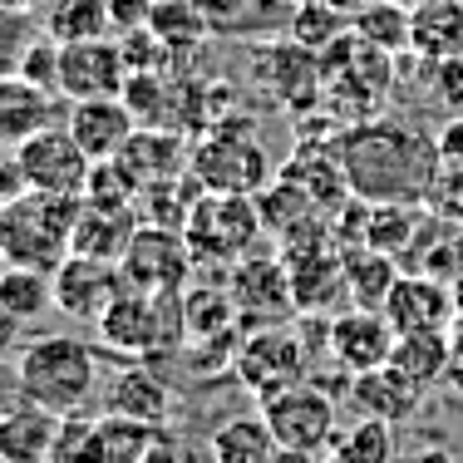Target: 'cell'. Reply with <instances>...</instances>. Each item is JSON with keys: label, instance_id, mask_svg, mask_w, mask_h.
<instances>
[{"label": "cell", "instance_id": "1", "mask_svg": "<svg viewBox=\"0 0 463 463\" xmlns=\"http://www.w3.org/2000/svg\"><path fill=\"white\" fill-rule=\"evenodd\" d=\"M340 168L350 193L370 203H419L439 183V148L404 124L370 118L350 138H340Z\"/></svg>", "mask_w": 463, "mask_h": 463}, {"label": "cell", "instance_id": "2", "mask_svg": "<svg viewBox=\"0 0 463 463\" xmlns=\"http://www.w3.org/2000/svg\"><path fill=\"white\" fill-rule=\"evenodd\" d=\"M15 380L30 404H45L54 414H80L99 394V350L70 330H50L20 345Z\"/></svg>", "mask_w": 463, "mask_h": 463}, {"label": "cell", "instance_id": "3", "mask_svg": "<svg viewBox=\"0 0 463 463\" xmlns=\"http://www.w3.org/2000/svg\"><path fill=\"white\" fill-rule=\"evenodd\" d=\"M84 213V197H54V193H20L0 207V251L15 267L54 271L70 257L74 222Z\"/></svg>", "mask_w": 463, "mask_h": 463}, {"label": "cell", "instance_id": "4", "mask_svg": "<svg viewBox=\"0 0 463 463\" xmlns=\"http://www.w3.org/2000/svg\"><path fill=\"white\" fill-rule=\"evenodd\" d=\"M261 207L251 203V193H207L193 197L187 207L183 237L193 247L197 261H222V267H237L261 237Z\"/></svg>", "mask_w": 463, "mask_h": 463}, {"label": "cell", "instance_id": "5", "mask_svg": "<svg viewBox=\"0 0 463 463\" xmlns=\"http://www.w3.org/2000/svg\"><path fill=\"white\" fill-rule=\"evenodd\" d=\"M261 419H267L271 434H277V449H296V454H311V458L330 454V444H335V434H340L335 394L321 390V384H311V380L267 394V400H261Z\"/></svg>", "mask_w": 463, "mask_h": 463}, {"label": "cell", "instance_id": "6", "mask_svg": "<svg viewBox=\"0 0 463 463\" xmlns=\"http://www.w3.org/2000/svg\"><path fill=\"white\" fill-rule=\"evenodd\" d=\"M193 178L207 193H257L271 178V158L251 124H217L213 138L193 153Z\"/></svg>", "mask_w": 463, "mask_h": 463}, {"label": "cell", "instance_id": "7", "mask_svg": "<svg viewBox=\"0 0 463 463\" xmlns=\"http://www.w3.org/2000/svg\"><path fill=\"white\" fill-rule=\"evenodd\" d=\"M232 370H237V380L247 384L257 400H267V394L286 390V384L306 380V345L296 340V330H286L281 321L257 326L247 340H237Z\"/></svg>", "mask_w": 463, "mask_h": 463}, {"label": "cell", "instance_id": "8", "mask_svg": "<svg viewBox=\"0 0 463 463\" xmlns=\"http://www.w3.org/2000/svg\"><path fill=\"white\" fill-rule=\"evenodd\" d=\"M15 158L30 193H54V197H84V183H90V168H94V158L74 143L64 124H50L45 134L20 143Z\"/></svg>", "mask_w": 463, "mask_h": 463}, {"label": "cell", "instance_id": "9", "mask_svg": "<svg viewBox=\"0 0 463 463\" xmlns=\"http://www.w3.org/2000/svg\"><path fill=\"white\" fill-rule=\"evenodd\" d=\"M193 261L197 257L183 227H138L118 257V271H124V286H138V291H183Z\"/></svg>", "mask_w": 463, "mask_h": 463}, {"label": "cell", "instance_id": "10", "mask_svg": "<svg viewBox=\"0 0 463 463\" xmlns=\"http://www.w3.org/2000/svg\"><path fill=\"white\" fill-rule=\"evenodd\" d=\"M118 291H124V271H118V261L70 251V257L54 267V311H64L70 321H90L94 326Z\"/></svg>", "mask_w": 463, "mask_h": 463}, {"label": "cell", "instance_id": "11", "mask_svg": "<svg viewBox=\"0 0 463 463\" xmlns=\"http://www.w3.org/2000/svg\"><path fill=\"white\" fill-rule=\"evenodd\" d=\"M128 60L124 45L109 35L99 40H64L60 45V99H99V94H124Z\"/></svg>", "mask_w": 463, "mask_h": 463}, {"label": "cell", "instance_id": "12", "mask_svg": "<svg viewBox=\"0 0 463 463\" xmlns=\"http://www.w3.org/2000/svg\"><path fill=\"white\" fill-rule=\"evenodd\" d=\"M64 128L74 134L94 163H109L124 153V143L138 134V114L128 109L124 94H99V99H74L64 109Z\"/></svg>", "mask_w": 463, "mask_h": 463}, {"label": "cell", "instance_id": "13", "mask_svg": "<svg viewBox=\"0 0 463 463\" xmlns=\"http://www.w3.org/2000/svg\"><path fill=\"white\" fill-rule=\"evenodd\" d=\"M326 335H330V355L345 365V374H365L374 365H390V350L400 340V330L374 306H350V311L330 316Z\"/></svg>", "mask_w": 463, "mask_h": 463}, {"label": "cell", "instance_id": "14", "mask_svg": "<svg viewBox=\"0 0 463 463\" xmlns=\"http://www.w3.org/2000/svg\"><path fill=\"white\" fill-rule=\"evenodd\" d=\"M232 306L237 316H247L251 326H271V321H286L296 306V291H291V271L286 261L277 257H241L232 267Z\"/></svg>", "mask_w": 463, "mask_h": 463}, {"label": "cell", "instance_id": "15", "mask_svg": "<svg viewBox=\"0 0 463 463\" xmlns=\"http://www.w3.org/2000/svg\"><path fill=\"white\" fill-rule=\"evenodd\" d=\"M384 316L400 335L410 330H449L458 321V301L444 281L434 277H400L384 296Z\"/></svg>", "mask_w": 463, "mask_h": 463}, {"label": "cell", "instance_id": "16", "mask_svg": "<svg viewBox=\"0 0 463 463\" xmlns=\"http://www.w3.org/2000/svg\"><path fill=\"white\" fill-rule=\"evenodd\" d=\"M50 124H64L60 94L30 84L25 74H5L0 80V148H20L35 134H45Z\"/></svg>", "mask_w": 463, "mask_h": 463}, {"label": "cell", "instance_id": "17", "mask_svg": "<svg viewBox=\"0 0 463 463\" xmlns=\"http://www.w3.org/2000/svg\"><path fill=\"white\" fill-rule=\"evenodd\" d=\"M424 384L410 380L400 365H374L365 374L350 380V404L355 414H374V419H390V424H404L424 410Z\"/></svg>", "mask_w": 463, "mask_h": 463}, {"label": "cell", "instance_id": "18", "mask_svg": "<svg viewBox=\"0 0 463 463\" xmlns=\"http://www.w3.org/2000/svg\"><path fill=\"white\" fill-rule=\"evenodd\" d=\"M173 404H178L173 400V384L148 365H128L104 384V410L109 414L138 419V424H153V429H163L173 419Z\"/></svg>", "mask_w": 463, "mask_h": 463}, {"label": "cell", "instance_id": "19", "mask_svg": "<svg viewBox=\"0 0 463 463\" xmlns=\"http://www.w3.org/2000/svg\"><path fill=\"white\" fill-rule=\"evenodd\" d=\"M60 419L45 404L20 400L15 410L0 414V458L5 463H54V439H60Z\"/></svg>", "mask_w": 463, "mask_h": 463}, {"label": "cell", "instance_id": "20", "mask_svg": "<svg viewBox=\"0 0 463 463\" xmlns=\"http://www.w3.org/2000/svg\"><path fill=\"white\" fill-rule=\"evenodd\" d=\"M207 458L213 463H271L277 458V434H271V424L261 414H232L213 429Z\"/></svg>", "mask_w": 463, "mask_h": 463}, {"label": "cell", "instance_id": "21", "mask_svg": "<svg viewBox=\"0 0 463 463\" xmlns=\"http://www.w3.org/2000/svg\"><path fill=\"white\" fill-rule=\"evenodd\" d=\"M0 311L15 316L20 326L45 321V316L54 311V271L5 261V267H0Z\"/></svg>", "mask_w": 463, "mask_h": 463}, {"label": "cell", "instance_id": "22", "mask_svg": "<svg viewBox=\"0 0 463 463\" xmlns=\"http://www.w3.org/2000/svg\"><path fill=\"white\" fill-rule=\"evenodd\" d=\"M410 45L424 54L429 64L463 54V5L458 0H429L410 15Z\"/></svg>", "mask_w": 463, "mask_h": 463}, {"label": "cell", "instance_id": "23", "mask_svg": "<svg viewBox=\"0 0 463 463\" xmlns=\"http://www.w3.org/2000/svg\"><path fill=\"white\" fill-rule=\"evenodd\" d=\"M114 163L134 178V187H158L183 168V148H178V138L158 134V128H138Z\"/></svg>", "mask_w": 463, "mask_h": 463}, {"label": "cell", "instance_id": "24", "mask_svg": "<svg viewBox=\"0 0 463 463\" xmlns=\"http://www.w3.org/2000/svg\"><path fill=\"white\" fill-rule=\"evenodd\" d=\"M449 360H454L449 330H410V335H400L394 350H390V365H400L410 380L424 384V390L449 374Z\"/></svg>", "mask_w": 463, "mask_h": 463}, {"label": "cell", "instance_id": "25", "mask_svg": "<svg viewBox=\"0 0 463 463\" xmlns=\"http://www.w3.org/2000/svg\"><path fill=\"white\" fill-rule=\"evenodd\" d=\"M134 232H138V227H134V213H104V207H90V203H84L80 222H74V237H70V251L118 261Z\"/></svg>", "mask_w": 463, "mask_h": 463}, {"label": "cell", "instance_id": "26", "mask_svg": "<svg viewBox=\"0 0 463 463\" xmlns=\"http://www.w3.org/2000/svg\"><path fill=\"white\" fill-rule=\"evenodd\" d=\"M394 281H400V271H394V257H390V251H380V247H355V251H345V301L384 311V296H390Z\"/></svg>", "mask_w": 463, "mask_h": 463}, {"label": "cell", "instance_id": "27", "mask_svg": "<svg viewBox=\"0 0 463 463\" xmlns=\"http://www.w3.org/2000/svg\"><path fill=\"white\" fill-rule=\"evenodd\" d=\"M330 454L345 458V463H394V454H400V439H394L390 419L360 414V419H350V424L335 434Z\"/></svg>", "mask_w": 463, "mask_h": 463}, {"label": "cell", "instance_id": "28", "mask_svg": "<svg viewBox=\"0 0 463 463\" xmlns=\"http://www.w3.org/2000/svg\"><path fill=\"white\" fill-rule=\"evenodd\" d=\"M207 25H213V20H207V10L197 5V0H153L148 30L163 40V50H168V54L203 45Z\"/></svg>", "mask_w": 463, "mask_h": 463}, {"label": "cell", "instance_id": "29", "mask_svg": "<svg viewBox=\"0 0 463 463\" xmlns=\"http://www.w3.org/2000/svg\"><path fill=\"white\" fill-rule=\"evenodd\" d=\"M153 434H158L153 424L104 410V419H94V463H138L148 454Z\"/></svg>", "mask_w": 463, "mask_h": 463}, {"label": "cell", "instance_id": "30", "mask_svg": "<svg viewBox=\"0 0 463 463\" xmlns=\"http://www.w3.org/2000/svg\"><path fill=\"white\" fill-rule=\"evenodd\" d=\"M45 30L54 40H99L114 30L109 20V0H50L45 10Z\"/></svg>", "mask_w": 463, "mask_h": 463}, {"label": "cell", "instance_id": "31", "mask_svg": "<svg viewBox=\"0 0 463 463\" xmlns=\"http://www.w3.org/2000/svg\"><path fill=\"white\" fill-rule=\"evenodd\" d=\"M40 35H45L40 10H10V5H0V80L25 70V54L35 50Z\"/></svg>", "mask_w": 463, "mask_h": 463}, {"label": "cell", "instance_id": "32", "mask_svg": "<svg viewBox=\"0 0 463 463\" xmlns=\"http://www.w3.org/2000/svg\"><path fill=\"white\" fill-rule=\"evenodd\" d=\"M25 74L30 84H40V90H50V94H60V40L54 35H40L35 40V50L25 54Z\"/></svg>", "mask_w": 463, "mask_h": 463}, {"label": "cell", "instance_id": "33", "mask_svg": "<svg viewBox=\"0 0 463 463\" xmlns=\"http://www.w3.org/2000/svg\"><path fill=\"white\" fill-rule=\"evenodd\" d=\"M138 463H213V458H207L203 449L193 444V439L158 429V434H153V444H148V454H143Z\"/></svg>", "mask_w": 463, "mask_h": 463}, {"label": "cell", "instance_id": "34", "mask_svg": "<svg viewBox=\"0 0 463 463\" xmlns=\"http://www.w3.org/2000/svg\"><path fill=\"white\" fill-rule=\"evenodd\" d=\"M434 99L463 114V54H449V60L434 64Z\"/></svg>", "mask_w": 463, "mask_h": 463}, {"label": "cell", "instance_id": "35", "mask_svg": "<svg viewBox=\"0 0 463 463\" xmlns=\"http://www.w3.org/2000/svg\"><path fill=\"white\" fill-rule=\"evenodd\" d=\"M394 463H458V454L449 444H410L394 454Z\"/></svg>", "mask_w": 463, "mask_h": 463}, {"label": "cell", "instance_id": "36", "mask_svg": "<svg viewBox=\"0 0 463 463\" xmlns=\"http://www.w3.org/2000/svg\"><path fill=\"white\" fill-rule=\"evenodd\" d=\"M20 330H25V326H20L15 316H5V311H0V360L10 355V340H20Z\"/></svg>", "mask_w": 463, "mask_h": 463}, {"label": "cell", "instance_id": "37", "mask_svg": "<svg viewBox=\"0 0 463 463\" xmlns=\"http://www.w3.org/2000/svg\"><path fill=\"white\" fill-rule=\"evenodd\" d=\"M444 380L463 394V345H454V360H449V374H444Z\"/></svg>", "mask_w": 463, "mask_h": 463}, {"label": "cell", "instance_id": "38", "mask_svg": "<svg viewBox=\"0 0 463 463\" xmlns=\"http://www.w3.org/2000/svg\"><path fill=\"white\" fill-rule=\"evenodd\" d=\"M0 5H10V10H40L45 0H0Z\"/></svg>", "mask_w": 463, "mask_h": 463}, {"label": "cell", "instance_id": "39", "mask_svg": "<svg viewBox=\"0 0 463 463\" xmlns=\"http://www.w3.org/2000/svg\"><path fill=\"white\" fill-rule=\"evenodd\" d=\"M321 463H345V458H335V454H330V458H321Z\"/></svg>", "mask_w": 463, "mask_h": 463}, {"label": "cell", "instance_id": "40", "mask_svg": "<svg viewBox=\"0 0 463 463\" xmlns=\"http://www.w3.org/2000/svg\"><path fill=\"white\" fill-rule=\"evenodd\" d=\"M0 267H5V251H0Z\"/></svg>", "mask_w": 463, "mask_h": 463}, {"label": "cell", "instance_id": "41", "mask_svg": "<svg viewBox=\"0 0 463 463\" xmlns=\"http://www.w3.org/2000/svg\"><path fill=\"white\" fill-rule=\"evenodd\" d=\"M0 463H5V458H0Z\"/></svg>", "mask_w": 463, "mask_h": 463}]
</instances>
